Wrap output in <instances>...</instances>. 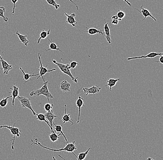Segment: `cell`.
Returning <instances> with one entry per match:
<instances>
[{
  "instance_id": "6da1fadb",
  "label": "cell",
  "mask_w": 163,
  "mask_h": 160,
  "mask_svg": "<svg viewBox=\"0 0 163 160\" xmlns=\"http://www.w3.org/2000/svg\"><path fill=\"white\" fill-rule=\"evenodd\" d=\"M34 139H35V142H33V139H31V141L32 142V144H31V145L33 144L37 145L39 146L44 148V149H47V150H49L51 151H54V152H56V151H66V152H69V153H72L74 156L76 158H77V156L74 153V152L76 151V150H77V148L76 144H75V141H73L72 143H68V144L67 143L64 148H61V149H59V150H57V149L47 148V147H45L44 146L42 145L39 142H38V139H35V138H34Z\"/></svg>"
},
{
  "instance_id": "7a4b0ae2",
  "label": "cell",
  "mask_w": 163,
  "mask_h": 160,
  "mask_svg": "<svg viewBox=\"0 0 163 160\" xmlns=\"http://www.w3.org/2000/svg\"><path fill=\"white\" fill-rule=\"evenodd\" d=\"M48 83V81H46L44 83V85L40 89L32 91L30 93V96H39L40 95H43V96H45L47 98L48 103H50L49 99L54 98V97L49 90L48 88L47 87Z\"/></svg>"
},
{
  "instance_id": "3957f363",
  "label": "cell",
  "mask_w": 163,
  "mask_h": 160,
  "mask_svg": "<svg viewBox=\"0 0 163 160\" xmlns=\"http://www.w3.org/2000/svg\"><path fill=\"white\" fill-rule=\"evenodd\" d=\"M51 61H52V63L57 65V66L59 67V69L62 72H63L64 74L67 75L75 83L77 84L78 77H74L73 75H72L70 71L71 68H70L69 64H61V63H57V62L54 59L51 60Z\"/></svg>"
},
{
  "instance_id": "277c9868",
  "label": "cell",
  "mask_w": 163,
  "mask_h": 160,
  "mask_svg": "<svg viewBox=\"0 0 163 160\" xmlns=\"http://www.w3.org/2000/svg\"><path fill=\"white\" fill-rule=\"evenodd\" d=\"M16 124H13V126H11L10 125H9L8 126L7 125H1V126H0V128L1 129L3 127H5L6 128L8 129V130H10L11 133L12 134L13 136V137L12 139H11V140L8 143L10 142L11 141H13L12 145V149L13 150H14V141H15V137H16V136H17V138H19L20 137V136L22 135V134H21V129L19 128L14 127V125H15Z\"/></svg>"
},
{
  "instance_id": "5b68a950",
  "label": "cell",
  "mask_w": 163,
  "mask_h": 160,
  "mask_svg": "<svg viewBox=\"0 0 163 160\" xmlns=\"http://www.w3.org/2000/svg\"><path fill=\"white\" fill-rule=\"evenodd\" d=\"M38 58H39V63H40V66H39V69L38 70L39 71V76L37 77V79H39L40 77H41L43 82L44 83V82H45V75L46 73H48V72H49L50 73V72L55 71V70H56V69L54 68V69H51V70H48L46 68L48 65H47L45 67H43L41 60V55L39 53L38 54Z\"/></svg>"
},
{
  "instance_id": "8992f818",
  "label": "cell",
  "mask_w": 163,
  "mask_h": 160,
  "mask_svg": "<svg viewBox=\"0 0 163 160\" xmlns=\"http://www.w3.org/2000/svg\"><path fill=\"white\" fill-rule=\"evenodd\" d=\"M17 98L18 100L21 102L22 107L27 108L28 109H30L33 113V115H36V113L34 112V110H33L32 108L30 99L26 97L20 96H19Z\"/></svg>"
},
{
  "instance_id": "52a82bcc",
  "label": "cell",
  "mask_w": 163,
  "mask_h": 160,
  "mask_svg": "<svg viewBox=\"0 0 163 160\" xmlns=\"http://www.w3.org/2000/svg\"><path fill=\"white\" fill-rule=\"evenodd\" d=\"M0 62L1 64V68H0L1 70H3L4 75H7L10 70H12L13 67L12 65L9 64L6 61L4 60L2 58V56L0 55Z\"/></svg>"
},
{
  "instance_id": "ba28073f",
  "label": "cell",
  "mask_w": 163,
  "mask_h": 160,
  "mask_svg": "<svg viewBox=\"0 0 163 160\" xmlns=\"http://www.w3.org/2000/svg\"><path fill=\"white\" fill-rule=\"evenodd\" d=\"M100 89H101V87H99L98 86H93L89 88L84 87L83 88V90L85 93L86 96H87L89 94H93L94 95L98 94L99 93Z\"/></svg>"
},
{
  "instance_id": "9c48e42d",
  "label": "cell",
  "mask_w": 163,
  "mask_h": 160,
  "mask_svg": "<svg viewBox=\"0 0 163 160\" xmlns=\"http://www.w3.org/2000/svg\"><path fill=\"white\" fill-rule=\"evenodd\" d=\"M138 12L140 13H141L142 16L144 17V19L142 20V21H144L147 17L149 16L152 18L153 20H154V21H157L156 18H155V17H154V16L152 15L153 13H151L148 9L145 8L143 6H141L140 10H138Z\"/></svg>"
},
{
  "instance_id": "30bf717a",
  "label": "cell",
  "mask_w": 163,
  "mask_h": 160,
  "mask_svg": "<svg viewBox=\"0 0 163 160\" xmlns=\"http://www.w3.org/2000/svg\"><path fill=\"white\" fill-rule=\"evenodd\" d=\"M65 15L67 17V20L66 22L70 25H71L73 27H77V22L75 20V17L76 15L75 13H73L71 14H67L66 13H65Z\"/></svg>"
},
{
  "instance_id": "8fae6325",
  "label": "cell",
  "mask_w": 163,
  "mask_h": 160,
  "mask_svg": "<svg viewBox=\"0 0 163 160\" xmlns=\"http://www.w3.org/2000/svg\"><path fill=\"white\" fill-rule=\"evenodd\" d=\"M163 55V53H159L153 52L148 54L146 56H136V57H132V58H127V60H131L132 59H146V58H154L158 56Z\"/></svg>"
},
{
  "instance_id": "7c38bea8",
  "label": "cell",
  "mask_w": 163,
  "mask_h": 160,
  "mask_svg": "<svg viewBox=\"0 0 163 160\" xmlns=\"http://www.w3.org/2000/svg\"><path fill=\"white\" fill-rule=\"evenodd\" d=\"M44 114L45 116V119H46V120H47V121H48L50 124L52 128H53V126H54V119L56 118H57L60 119L58 116L55 115L54 112L52 111H51V112H46V113H44Z\"/></svg>"
},
{
  "instance_id": "4fadbf2b",
  "label": "cell",
  "mask_w": 163,
  "mask_h": 160,
  "mask_svg": "<svg viewBox=\"0 0 163 160\" xmlns=\"http://www.w3.org/2000/svg\"><path fill=\"white\" fill-rule=\"evenodd\" d=\"M71 84L65 80L63 81L60 84V89L63 92L71 91Z\"/></svg>"
},
{
  "instance_id": "5bb4252c",
  "label": "cell",
  "mask_w": 163,
  "mask_h": 160,
  "mask_svg": "<svg viewBox=\"0 0 163 160\" xmlns=\"http://www.w3.org/2000/svg\"><path fill=\"white\" fill-rule=\"evenodd\" d=\"M105 24L104 26V33H105V38L106 39L107 42L109 44L111 43V39L110 38V29L108 26V23L104 20Z\"/></svg>"
},
{
  "instance_id": "9a60e30c",
  "label": "cell",
  "mask_w": 163,
  "mask_h": 160,
  "mask_svg": "<svg viewBox=\"0 0 163 160\" xmlns=\"http://www.w3.org/2000/svg\"><path fill=\"white\" fill-rule=\"evenodd\" d=\"M76 105L77 107H78V110H79L78 119H77V123H79L81 108L83 107L84 106V103H83V99L81 97V96L78 97V99L76 101Z\"/></svg>"
},
{
  "instance_id": "2e32d148",
  "label": "cell",
  "mask_w": 163,
  "mask_h": 160,
  "mask_svg": "<svg viewBox=\"0 0 163 160\" xmlns=\"http://www.w3.org/2000/svg\"><path fill=\"white\" fill-rule=\"evenodd\" d=\"M70 115H71V113H66V105H65V114L63 116H62L61 119L63 121V123L62 124V126L66 122H70L71 123V125H73L74 124L73 122H72V120L71 119V117H70Z\"/></svg>"
},
{
  "instance_id": "e0dca14e",
  "label": "cell",
  "mask_w": 163,
  "mask_h": 160,
  "mask_svg": "<svg viewBox=\"0 0 163 160\" xmlns=\"http://www.w3.org/2000/svg\"><path fill=\"white\" fill-rule=\"evenodd\" d=\"M36 116H37V118H36V120H39V121H44V122H45L47 124V125L49 126V127L50 128L51 130V132H54V128H52L50 124L49 123L48 121L46 120L45 119V116L44 113H38V114H36Z\"/></svg>"
},
{
  "instance_id": "ac0fdd59",
  "label": "cell",
  "mask_w": 163,
  "mask_h": 160,
  "mask_svg": "<svg viewBox=\"0 0 163 160\" xmlns=\"http://www.w3.org/2000/svg\"><path fill=\"white\" fill-rule=\"evenodd\" d=\"M8 89H11L12 90V93H11L12 96L13 97L12 100V105L13 106H14V100L16 99V98L17 97L19 96V87L16 86H13V88H8Z\"/></svg>"
},
{
  "instance_id": "d6986e66",
  "label": "cell",
  "mask_w": 163,
  "mask_h": 160,
  "mask_svg": "<svg viewBox=\"0 0 163 160\" xmlns=\"http://www.w3.org/2000/svg\"><path fill=\"white\" fill-rule=\"evenodd\" d=\"M85 27L87 29V32L89 35H95V34H97V33L102 34V35H104V34L103 32V30H102V29H97L95 28H88L86 27Z\"/></svg>"
},
{
  "instance_id": "ffe728a7",
  "label": "cell",
  "mask_w": 163,
  "mask_h": 160,
  "mask_svg": "<svg viewBox=\"0 0 163 160\" xmlns=\"http://www.w3.org/2000/svg\"><path fill=\"white\" fill-rule=\"evenodd\" d=\"M16 34L17 35L19 38L20 39L19 42H22V43L25 46H28V43H29V41L27 39V35H23L20 34V33H19L18 31H17L16 32Z\"/></svg>"
},
{
  "instance_id": "44dd1931",
  "label": "cell",
  "mask_w": 163,
  "mask_h": 160,
  "mask_svg": "<svg viewBox=\"0 0 163 160\" xmlns=\"http://www.w3.org/2000/svg\"><path fill=\"white\" fill-rule=\"evenodd\" d=\"M120 79H113V78H110L108 81H107L108 84L105 85V87H109L110 91L112 90V87L116 85L117 81H120Z\"/></svg>"
},
{
  "instance_id": "7402d4cb",
  "label": "cell",
  "mask_w": 163,
  "mask_h": 160,
  "mask_svg": "<svg viewBox=\"0 0 163 160\" xmlns=\"http://www.w3.org/2000/svg\"><path fill=\"white\" fill-rule=\"evenodd\" d=\"M20 70L22 71V73L23 75V79L25 80V82H24V84L28 82L29 80H32V79H30V77H33V76H39V74H36V75H34V74H32V75H30V74H28V73H25L24 71L23 70H22L21 67H20Z\"/></svg>"
},
{
  "instance_id": "603a6c76",
  "label": "cell",
  "mask_w": 163,
  "mask_h": 160,
  "mask_svg": "<svg viewBox=\"0 0 163 160\" xmlns=\"http://www.w3.org/2000/svg\"><path fill=\"white\" fill-rule=\"evenodd\" d=\"M48 39L50 42V44L47 45L49 47V49L48 50H45V51H49L50 50H57V51L59 50V51H61V53H63V51L61 50L58 48L57 44L52 42L51 40L49 39Z\"/></svg>"
},
{
  "instance_id": "cb8c5ba5",
  "label": "cell",
  "mask_w": 163,
  "mask_h": 160,
  "mask_svg": "<svg viewBox=\"0 0 163 160\" xmlns=\"http://www.w3.org/2000/svg\"><path fill=\"white\" fill-rule=\"evenodd\" d=\"M92 148H89V149H88L87 150H86V152H82V153H80L79 154H78V157H77V160H83L85 159V158H86L87 155L89 154V150H90ZM59 156L60 157L63 159L64 160H66L65 159H64L63 157H62L61 156H60V155H59Z\"/></svg>"
},
{
  "instance_id": "d4e9b609",
  "label": "cell",
  "mask_w": 163,
  "mask_h": 160,
  "mask_svg": "<svg viewBox=\"0 0 163 160\" xmlns=\"http://www.w3.org/2000/svg\"><path fill=\"white\" fill-rule=\"evenodd\" d=\"M50 29L48 31H46L45 30H42L40 33L39 39L37 41V44H39L41 39H45L47 38V36L50 35Z\"/></svg>"
},
{
  "instance_id": "484cf974",
  "label": "cell",
  "mask_w": 163,
  "mask_h": 160,
  "mask_svg": "<svg viewBox=\"0 0 163 160\" xmlns=\"http://www.w3.org/2000/svg\"><path fill=\"white\" fill-rule=\"evenodd\" d=\"M62 135L60 133L59 134H57L55 131L54 132H51L50 134L49 135V138L50 139L52 143H54L56 142L58 140L60 136Z\"/></svg>"
},
{
  "instance_id": "4316f807",
  "label": "cell",
  "mask_w": 163,
  "mask_h": 160,
  "mask_svg": "<svg viewBox=\"0 0 163 160\" xmlns=\"http://www.w3.org/2000/svg\"><path fill=\"white\" fill-rule=\"evenodd\" d=\"M54 128L55 131L57 132V133H60L63 136L64 138H65L66 142L68 143V141L65 135V134L63 132V130H62V125H57V124H56L54 123Z\"/></svg>"
},
{
  "instance_id": "83f0119b",
  "label": "cell",
  "mask_w": 163,
  "mask_h": 160,
  "mask_svg": "<svg viewBox=\"0 0 163 160\" xmlns=\"http://www.w3.org/2000/svg\"><path fill=\"white\" fill-rule=\"evenodd\" d=\"M11 97H12V96H10L7 97L5 98L2 99L0 101V107L2 108H5L8 103V99Z\"/></svg>"
},
{
  "instance_id": "f1b7e54d",
  "label": "cell",
  "mask_w": 163,
  "mask_h": 160,
  "mask_svg": "<svg viewBox=\"0 0 163 160\" xmlns=\"http://www.w3.org/2000/svg\"><path fill=\"white\" fill-rule=\"evenodd\" d=\"M5 8L3 7H0V17L2 18L3 21L5 22H7L8 21V18L7 17L4 16V13L5 12Z\"/></svg>"
},
{
  "instance_id": "f546056e",
  "label": "cell",
  "mask_w": 163,
  "mask_h": 160,
  "mask_svg": "<svg viewBox=\"0 0 163 160\" xmlns=\"http://www.w3.org/2000/svg\"><path fill=\"white\" fill-rule=\"evenodd\" d=\"M45 1H47V3H48L49 5L54 7L56 10L60 7V5L57 4L56 1L55 0H45Z\"/></svg>"
},
{
  "instance_id": "4dcf8cb0",
  "label": "cell",
  "mask_w": 163,
  "mask_h": 160,
  "mask_svg": "<svg viewBox=\"0 0 163 160\" xmlns=\"http://www.w3.org/2000/svg\"><path fill=\"white\" fill-rule=\"evenodd\" d=\"M54 106V104H51L50 103H47L44 105V109L47 112H51L52 111V107Z\"/></svg>"
},
{
  "instance_id": "1f68e13d",
  "label": "cell",
  "mask_w": 163,
  "mask_h": 160,
  "mask_svg": "<svg viewBox=\"0 0 163 160\" xmlns=\"http://www.w3.org/2000/svg\"><path fill=\"white\" fill-rule=\"evenodd\" d=\"M116 16H117L118 18H119V21H121L122 19L124 18L125 16L126 13L122 11L118 10Z\"/></svg>"
},
{
  "instance_id": "d6a6232c",
  "label": "cell",
  "mask_w": 163,
  "mask_h": 160,
  "mask_svg": "<svg viewBox=\"0 0 163 160\" xmlns=\"http://www.w3.org/2000/svg\"><path fill=\"white\" fill-rule=\"evenodd\" d=\"M70 64H69V65H70V68L72 70H75V68L77 67V66L79 65V63H77V62H76V61H72L70 60Z\"/></svg>"
},
{
  "instance_id": "836d02e7",
  "label": "cell",
  "mask_w": 163,
  "mask_h": 160,
  "mask_svg": "<svg viewBox=\"0 0 163 160\" xmlns=\"http://www.w3.org/2000/svg\"><path fill=\"white\" fill-rule=\"evenodd\" d=\"M18 0H11V1L12 2L13 4V11L11 12L12 15L13 16L14 15V11H15V8H16V3L17 2Z\"/></svg>"
},
{
  "instance_id": "e575fe53",
  "label": "cell",
  "mask_w": 163,
  "mask_h": 160,
  "mask_svg": "<svg viewBox=\"0 0 163 160\" xmlns=\"http://www.w3.org/2000/svg\"><path fill=\"white\" fill-rule=\"evenodd\" d=\"M119 21L118 20H112V22H111V24H113L114 25H118V23H119Z\"/></svg>"
},
{
  "instance_id": "d590c367",
  "label": "cell",
  "mask_w": 163,
  "mask_h": 160,
  "mask_svg": "<svg viewBox=\"0 0 163 160\" xmlns=\"http://www.w3.org/2000/svg\"><path fill=\"white\" fill-rule=\"evenodd\" d=\"M159 62V63H160V64H163V55L160 56V58H159V62Z\"/></svg>"
},
{
  "instance_id": "8d00e7d4",
  "label": "cell",
  "mask_w": 163,
  "mask_h": 160,
  "mask_svg": "<svg viewBox=\"0 0 163 160\" xmlns=\"http://www.w3.org/2000/svg\"><path fill=\"white\" fill-rule=\"evenodd\" d=\"M111 19H112V20H119V18H118V17H117V16H116V15H115V16H112V17H111Z\"/></svg>"
},
{
  "instance_id": "74e56055",
  "label": "cell",
  "mask_w": 163,
  "mask_h": 160,
  "mask_svg": "<svg viewBox=\"0 0 163 160\" xmlns=\"http://www.w3.org/2000/svg\"><path fill=\"white\" fill-rule=\"evenodd\" d=\"M123 1H124V2H126V3L128 4V5L129 6L132 7V4H131V3H130L129 1H127V0H123Z\"/></svg>"
},
{
  "instance_id": "f35d334b",
  "label": "cell",
  "mask_w": 163,
  "mask_h": 160,
  "mask_svg": "<svg viewBox=\"0 0 163 160\" xmlns=\"http://www.w3.org/2000/svg\"><path fill=\"white\" fill-rule=\"evenodd\" d=\"M69 1H71V2H72V3H73V4H74V5L76 6V7H77V10H79V8H78V6H77V4H76V3H75V2H74V1H72V0H69Z\"/></svg>"
},
{
  "instance_id": "ab89813d",
  "label": "cell",
  "mask_w": 163,
  "mask_h": 160,
  "mask_svg": "<svg viewBox=\"0 0 163 160\" xmlns=\"http://www.w3.org/2000/svg\"><path fill=\"white\" fill-rule=\"evenodd\" d=\"M147 160H156L155 159H153V158H151V157H148L147 158Z\"/></svg>"
},
{
  "instance_id": "60d3db41",
  "label": "cell",
  "mask_w": 163,
  "mask_h": 160,
  "mask_svg": "<svg viewBox=\"0 0 163 160\" xmlns=\"http://www.w3.org/2000/svg\"><path fill=\"white\" fill-rule=\"evenodd\" d=\"M52 159H53V160H57L55 159V157L54 156H52Z\"/></svg>"
},
{
  "instance_id": "b9f144b4",
  "label": "cell",
  "mask_w": 163,
  "mask_h": 160,
  "mask_svg": "<svg viewBox=\"0 0 163 160\" xmlns=\"http://www.w3.org/2000/svg\"></svg>"
}]
</instances>
